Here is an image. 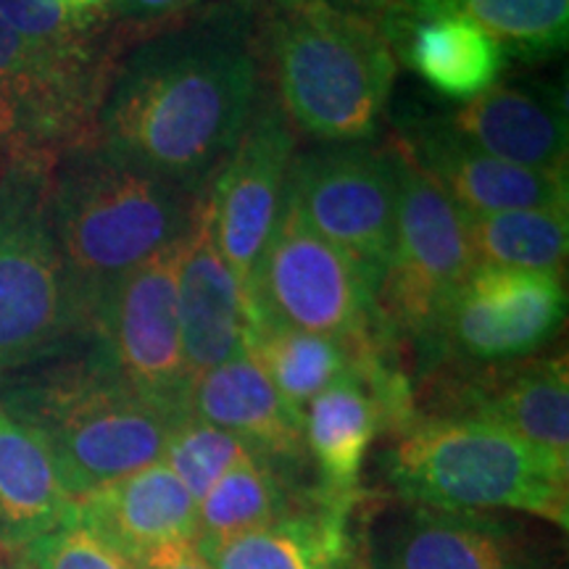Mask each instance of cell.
<instances>
[{
  "instance_id": "20",
  "label": "cell",
  "mask_w": 569,
  "mask_h": 569,
  "mask_svg": "<svg viewBox=\"0 0 569 569\" xmlns=\"http://www.w3.org/2000/svg\"><path fill=\"white\" fill-rule=\"evenodd\" d=\"M351 509L325 501L311 486L293 511L264 528L196 538L213 569H356Z\"/></svg>"
},
{
  "instance_id": "33",
  "label": "cell",
  "mask_w": 569,
  "mask_h": 569,
  "mask_svg": "<svg viewBox=\"0 0 569 569\" xmlns=\"http://www.w3.org/2000/svg\"><path fill=\"white\" fill-rule=\"evenodd\" d=\"M63 9L74 13L77 19L88 21V24H106V13H109V6L113 0H61Z\"/></svg>"
},
{
  "instance_id": "18",
  "label": "cell",
  "mask_w": 569,
  "mask_h": 569,
  "mask_svg": "<svg viewBox=\"0 0 569 569\" xmlns=\"http://www.w3.org/2000/svg\"><path fill=\"white\" fill-rule=\"evenodd\" d=\"M440 124L493 159L530 169H567V101L553 84L496 82Z\"/></svg>"
},
{
  "instance_id": "13",
  "label": "cell",
  "mask_w": 569,
  "mask_h": 569,
  "mask_svg": "<svg viewBox=\"0 0 569 569\" xmlns=\"http://www.w3.org/2000/svg\"><path fill=\"white\" fill-rule=\"evenodd\" d=\"M422 377L432 415L417 417L478 419L569 469L567 353L490 367H432Z\"/></svg>"
},
{
  "instance_id": "32",
  "label": "cell",
  "mask_w": 569,
  "mask_h": 569,
  "mask_svg": "<svg viewBox=\"0 0 569 569\" xmlns=\"http://www.w3.org/2000/svg\"><path fill=\"white\" fill-rule=\"evenodd\" d=\"M140 569H213L209 559L198 551L196 540L188 543H172L163 546V549L153 551L151 557L142 559Z\"/></svg>"
},
{
  "instance_id": "15",
  "label": "cell",
  "mask_w": 569,
  "mask_h": 569,
  "mask_svg": "<svg viewBox=\"0 0 569 569\" xmlns=\"http://www.w3.org/2000/svg\"><path fill=\"white\" fill-rule=\"evenodd\" d=\"M190 415L222 427L256 459L301 486L311 467L303 440V411L290 407L246 351L193 380Z\"/></svg>"
},
{
  "instance_id": "24",
  "label": "cell",
  "mask_w": 569,
  "mask_h": 569,
  "mask_svg": "<svg viewBox=\"0 0 569 569\" xmlns=\"http://www.w3.org/2000/svg\"><path fill=\"white\" fill-rule=\"evenodd\" d=\"M243 351L269 377L277 393L298 411L346 377H365L372 386L390 365H396L393 348L359 351L343 340L274 322H251Z\"/></svg>"
},
{
  "instance_id": "35",
  "label": "cell",
  "mask_w": 569,
  "mask_h": 569,
  "mask_svg": "<svg viewBox=\"0 0 569 569\" xmlns=\"http://www.w3.org/2000/svg\"><path fill=\"white\" fill-rule=\"evenodd\" d=\"M248 3H256V6H269V9H290V6H298V3H306V0H248Z\"/></svg>"
},
{
  "instance_id": "6",
  "label": "cell",
  "mask_w": 569,
  "mask_h": 569,
  "mask_svg": "<svg viewBox=\"0 0 569 569\" xmlns=\"http://www.w3.org/2000/svg\"><path fill=\"white\" fill-rule=\"evenodd\" d=\"M56 163L53 153L0 161V375L40 365L84 336L53 232Z\"/></svg>"
},
{
  "instance_id": "28",
  "label": "cell",
  "mask_w": 569,
  "mask_h": 569,
  "mask_svg": "<svg viewBox=\"0 0 569 569\" xmlns=\"http://www.w3.org/2000/svg\"><path fill=\"white\" fill-rule=\"evenodd\" d=\"M251 457L253 453L222 427H213L201 417L188 415L169 432L161 461L172 469L174 478L188 488V493L198 503L227 469Z\"/></svg>"
},
{
  "instance_id": "30",
  "label": "cell",
  "mask_w": 569,
  "mask_h": 569,
  "mask_svg": "<svg viewBox=\"0 0 569 569\" xmlns=\"http://www.w3.org/2000/svg\"><path fill=\"white\" fill-rule=\"evenodd\" d=\"M17 569H140L74 517L19 551Z\"/></svg>"
},
{
  "instance_id": "4",
  "label": "cell",
  "mask_w": 569,
  "mask_h": 569,
  "mask_svg": "<svg viewBox=\"0 0 569 569\" xmlns=\"http://www.w3.org/2000/svg\"><path fill=\"white\" fill-rule=\"evenodd\" d=\"M0 403L46 440L74 498L161 461L180 422L127 386L96 348L21 377L3 388Z\"/></svg>"
},
{
  "instance_id": "21",
  "label": "cell",
  "mask_w": 569,
  "mask_h": 569,
  "mask_svg": "<svg viewBox=\"0 0 569 569\" xmlns=\"http://www.w3.org/2000/svg\"><path fill=\"white\" fill-rule=\"evenodd\" d=\"M377 21L396 59L448 101H475L493 88L509 61L488 32L461 17L407 19L386 11Z\"/></svg>"
},
{
  "instance_id": "9",
  "label": "cell",
  "mask_w": 569,
  "mask_h": 569,
  "mask_svg": "<svg viewBox=\"0 0 569 569\" xmlns=\"http://www.w3.org/2000/svg\"><path fill=\"white\" fill-rule=\"evenodd\" d=\"M567 317L561 274L475 267L417 346L422 372L432 367H490L536 356Z\"/></svg>"
},
{
  "instance_id": "34",
  "label": "cell",
  "mask_w": 569,
  "mask_h": 569,
  "mask_svg": "<svg viewBox=\"0 0 569 569\" xmlns=\"http://www.w3.org/2000/svg\"><path fill=\"white\" fill-rule=\"evenodd\" d=\"M322 3L338 6V9H346V11L367 13V17H375V19H380V13L388 9V0H322Z\"/></svg>"
},
{
  "instance_id": "16",
  "label": "cell",
  "mask_w": 569,
  "mask_h": 569,
  "mask_svg": "<svg viewBox=\"0 0 569 569\" xmlns=\"http://www.w3.org/2000/svg\"><path fill=\"white\" fill-rule=\"evenodd\" d=\"M427 177L465 213L569 209L567 169H530L478 151L440 119L401 134Z\"/></svg>"
},
{
  "instance_id": "14",
  "label": "cell",
  "mask_w": 569,
  "mask_h": 569,
  "mask_svg": "<svg viewBox=\"0 0 569 569\" xmlns=\"http://www.w3.org/2000/svg\"><path fill=\"white\" fill-rule=\"evenodd\" d=\"M367 561L369 569H543L536 546L509 519L407 501L375 519Z\"/></svg>"
},
{
  "instance_id": "8",
  "label": "cell",
  "mask_w": 569,
  "mask_h": 569,
  "mask_svg": "<svg viewBox=\"0 0 569 569\" xmlns=\"http://www.w3.org/2000/svg\"><path fill=\"white\" fill-rule=\"evenodd\" d=\"M248 303L251 322L317 332L359 351L393 348L377 325L375 290L361 267L311 230L288 201L256 264Z\"/></svg>"
},
{
  "instance_id": "12",
  "label": "cell",
  "mask_w": 569,
  "mask_h": 569,
  "mask_svg": "<svg viewBox=\"0 0 569 569\" xmlns=\"http://www.w3.org/2000/svg\"><path fill=\"white\" fill-rule=\"evenodd\" d=\"M293 159L296 130L267 88L240 140L203 188L213 246L246 293L282 217Z\"/></svg>"
},
{
  "instance_id": "7",
  "label": "cell",
  "mask_w": 569,
  "mask_h": 569,
  "mask_svg": "<svg viewBox=\"0 0 569 569\" xmlns=\"http://www.w3.org/2000/svg\"><path fill=\"white\" fill-rule=\"evenodd\" d=\"M398 163L393 251L375 290L380 332L390 343L419 346L475 269L461 211L427 177L407 140H390Z\"/></svg>"
},
{
  "instance_id": "11",
  "label": "cell",
  "mask_w": 569,
  "mask_h": 569,
  "mask_svg": "<svg viewBox=\"0 0 569 569\" xmlns=\"http://www.w3.org/2000/svg\"><path fill=\"white\" fill-rule=\"evenodd\" d=\"M311 230L346 251L377 290L393 251L398 163L390 148L367 142L315 148L290 163L288 193Z\"/></svg>"
},
{
  "instance_id": "3",
  "label": "cell",
  "mask_w": 569,
  "mask_h": 569,
  "mask_svg": "<svg viewBox=\"0 0 569 569\" xmlns=\"http://www.w3.org/2000/svg\"><path fill=\"white\" fill-rule=\"evenodd\" d=\"M264 51L269 90L296 134L343 146L377 132L396 56L375 17L322 0L272 9Z\"/></svg>"
},
{
  "instance_id": "25",
  "label": "cell",
  "mask_w": 569,
  "mask_h": 569,
  "mask_svg": "<svg viewBox=\"0 0 569 569\" xmlns=\"http://www.w3.org/2000/svg\"><path fill=\"white\" fill-rule=\"evenodd\" d=\"M386 11L407 19L461 17L488 32L507 59H549L569 38V0H388Z\"/></svg>"
},
{
  "instance_id": "17",
  "label": "cell",
  "mask_w": 569,
  "mask_h": 569,
  "mask_svg": "<svg viewBox=\"0 0 569 569\" xmlns=\"http://www.w3.org/2000/svg\"><path fill=\"white\" fill-rule=\"evenodd\" d=\"M177 317L184 361L193 380L243 353L251 303L243 284L213 246L203 190L182 240L177 269Z\"/></svg>"
},
{
  "instance_id": "10",
  "label": "cell",
  "mask_w": 569,
  "mask_h": 569,
  "mask_svg": "<svg viewBox=\"0 0 569 569\" xmlns=\"http://www.w3.org/2000/svg\"><path fill=\"white\" fill-rule=\"evenodd\" d=\"M182 240L113 284L98 303L88 332L92 348L109 361L113 372L174 419L190 415L193 390L177 317Z\"/></svg>"
},
{
  "instance_id": "22",
  "label": "cell",
  "mask_w": 569,
  "mask_h": 569,
  "mask_svg": "<svg viewBox=\"0 0 569 569\" xmlns=\"http://www.w3.org/2000/svg\"><path fill=\"white\" fill-rule=\"evenodd\" d=\"M380 432H386V417L365 377H346L306 403V453L325 501L353 509L361 469Z\"/></svg>"
},
{
  "instance_id": "29",
  "label": "cell",
  "mask_w": 569,
  "mask_h": 569,
  "mask_svg": "<svg viewBox=\"0 0 569 569\" xmlns=\"http://www.w3.org/2000/svg\"><path fill=\"white\" fill-rule=\"evenodd\" d=\"M0 19L32 46L56 53L90 56L117 42V30L103 32V24L77 19L61 0H0Z\"/></svg>"
},
{
  "instance_id": "5",
  "label": "cell",
  "mask_w": 569,
  "mask_h": 569,
  "mask_svg": "<svg viewBox=\"0 0 569 569\" xmlns=\"http://www.w3.org/2000/svg\"><path fill=\"white\" fill-rule=\"evenodd\" d=\"M386 475L407 503L569 525V469L478 419L415 417L393 436Z\"/></svg>"
},
{
  "instance_id": "19",
  "label": "cell",
  "mask_w": 569,
  "mask_h": 569,
  "mask_svg": "<svg viewBox=\"0 0 569 569\" xmlns=\"http://www.w3.org/2000/svg\"><path fill=\"white\" fill-rule=\"evenodd\" d=\"M196 498L163 461L74 498V519L134 565L198 538Z\"/></svg>"
},
{
  "instance_id": "26",
  "label": "cell",
  "mask_w": 569,
  "mask_h": 569,
  "mask_svg": "<svg viewBox=\"0 0 569 569\" xmlns=\"http://www.w3.org/2000/svg\"><path fill=\"white\" fill-rule=\"evenodd\" d=\"M461 222L475 267L565 272L569 251V209H519L465 213Z\"/></svg>"
},
{
  "instance_id": "2",
  "label": "cell",
  "mask_w": 569,
  "mask_h": 569,
  "mask_svg": "<svg viewBox=\"0 0 569 569\" xmlns=\"http://www.w3.org/2000/svg\"><path fill=\"white\" fill-rule=\"evenodd\" d=\"M198 196L111 159L96 142L61 156L51 219L84 336L113 284L188 234Z\"/></svg>"
},
{
  "instance_id": "27",
  "label": "cell",
  "mask_w": 569,
  "mask_h": 569,
  "mask_svg": "<svg viewBox=\"0 0 569 569\" xmlns=\"http://www.w3.org/2000/svg\"><path fill=\"white\" fill-rule=\"evenodd\" d=\"M309 490L288 482L256 457L238 461L198 501V538L234 536L272 525L293 511Z\"/></svg>"
},
{
  "instance_id": "31",
  "label": "cell",
  "mask_w": 569,
  "mask_h": 569,
  "mask_svg": "<svg viewBox=\"0 0 569 569\" xmlns=\"http://www.w3.org/2000/svg\"><path fill=\"white\" fill-rule=\"evenodd\" d=\"M206 0H113L106 19L117 21L119 27L142 30V27L161 24L182 13L198 9Z\"/></svg>"
},
{
  "instance_id": "1",
  "label": "cell",
  "mask_w": 569,
  "mask_h": 569,
  "mask_svg": "<svg viewBox=\"0 0 569 569\" xmlns=\"http://www.w3.org/2000/svg\"><path fill=\"white\" fill-rule=\"evenodd\" d=\"M248 0H211L130 30L106 90L96 146L111 159L198 193L264 92V19ZM119 27V24H117Z\"/></svg>"
},
{
  "instance_id": "23",
  "label": "cell",
  "mask_w": 569,
  "mask_h": 569,
  "mask_svg": "<svg viewBox=\"0 0 569 569\" xmlns=\"http://www.w3.org/2000/svg\"><path fill=\"white\" fill-rule=\"evenodd\" d=\"M74 517L51 448L0 403V551L21 549Z\"/></svg>"
},
{
  "instance_id": "36",
  "label": "cell",
  "mask_w": 569,
  "mask_h": 569,
  "mask_svg": "<svg viewBox=\"0 0 569 569\" xmlns=\"http://www.w3.org/2000/svg\"><path fill=\"white\" fill-rule=\"evenodd\" d=\"M0 569H9L6 567V551H0Z\"/></svg>"
}]
</instances>
